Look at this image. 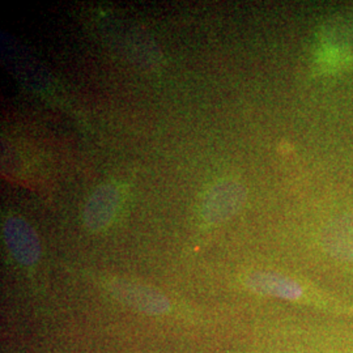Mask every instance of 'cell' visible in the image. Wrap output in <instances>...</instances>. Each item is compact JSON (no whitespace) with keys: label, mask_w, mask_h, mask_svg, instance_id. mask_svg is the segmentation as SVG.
<instances>
[{"label":"cell","mask_w":353,"mask_h":353,"mask_svg":"<svg viewBox=\"0 0 353 353\" xmlns=\"http://www.w3.org/2000/svg\"><path fill=\"white\" fill-rule=\"evenodd\" d=\"M103 287L117 301L147 316H165L170 313L172 303L160 290L144 283L125 278H108Z\"/></svg>","instance_id":"6da1fadb"},{"label":"cell","mask_w":353,"mask_h":353,"mask_svg":"<svg viewBox=\"0 0 353 353\" xmlns=\"http://www.w3.org/2000/svg\"><path fill=\"white\" fill-rule=\"evenodd\" d=\"M246 201V190L234 179H221L204 194L201 216L205 224L219 225L237 214Z\"/></svg>","instance_id":"7a4b0ae2"},{"label":"cell","mask_w":353,"mask_h":353,"mask_svg":"<svg viewBox=\"0 0 353 353\" xmlns=\"http://www.w3.org/2000/svg\"><path fill=\"white\" fill-rule=\"evenodd\" d=\"M3 237L8 252L19 265L32 267L41 256V242L36 230L20 216H10L3 224Z\"/></svg>","instance_id":"3957f363"},{"label":"cell","mask_w":353,"mask_h":353,"mask_svg":"<svg viewBox=\"0 0 353 353\" xmlns=\"http://www.w3.org/2000/svg\"><path fill=\"white\" fill-rule=\"evenodd\" d=\"M121 207V190L114 183H103L94 190L83 210L84 227L100 233L113 224Z\"/></svg>","instance_id":"277c9868"},{"label":"cell","mask_w":353,"mask_h":353,"mask_svg":"<svg viewBox=\"0 0 353 353\" xmlns=\"http://www.w3.org/2000/svg\"><path fill=\"white\" fill-rule=\"evenodd\" d=\"M248 288L284 300H299L303 288L292 279L275 272H252L245 279Z\"/></svg>","instance_id":"5b68a950"},{"label":"cell","mask_w":353,"mask_h":353,"mask_svg":"<svg viewBox=\"0 0 353 353\" xmlns=\"http://www.w3.org/2000/svg\"><path fill=\"white\" fill-rule=\"evenodd\" d=\"M325 245L334 255L353 259V214L338 217L326 228Z\"/></svg>","instance_id":"8992f818"}]
</instances>
